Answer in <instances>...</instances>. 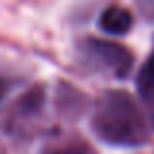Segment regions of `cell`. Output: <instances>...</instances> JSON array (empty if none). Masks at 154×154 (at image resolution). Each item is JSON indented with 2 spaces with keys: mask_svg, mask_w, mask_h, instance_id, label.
<instances>
[{
  "mask_svg": "<svg viewBox=\"0 0 154 154\" xmlns=\"http://www.w3.org/2000/svg\"><path fill=\"white\" fill-rule=\"evenodd\" d=\"M92 127L109 144H143L146 139L144 121L125 92H107L98 100Z\"/></svg>",
  "mask_w": 154,
  "mask_h": 154,
  "instance_id": "1",
  "label": "cell"
},
{
  "mask_svg": "<svg viewBox=\"0 0 154 154\" xmlns=\"http://www.w3.org/2000/svg\"><path fill=\"white\" fill-rule=\"evenodd\" d=\"M90 53L98 55L103 66L113 68L117 76H123L131 66V55L123 47L111 45V43H102V41H90Z\"/></svg>",
  "mask_w": 154,
  "mask_h": 154,
  "instance_id": "2",
  "label": "cell"
},
{
  "mask_svg": "<svg viewBox=\"0 0 154 154\" xmlns=\"http://www.w3.org/2000/svg\"><path fill=\"white\" fill-rule=\"evenodd\" d=\"M100 27H102L105 33H111V35L127 33L133 27V16L127 8L109 6L100 16Z\"/></svg>",
  "mask_w": 154,
  "mask_h": 154,
  "instance_id": "3",
  "label": "cell"
},
{
  "mask_svg": "<svg viewBox=\"0 0 154 154\" xmlns=\"http://www.w3.org/2000/svg\"><path fill=\"white\" fill-rule=\"evenodd\" d=\"M146 74H148V78H150V82L154 84V55L148 59V64H146Z\"/></svg>",
  "mask_w": 154,
  "mask_h": 154,
  "instance_id": "4",
  "label": "cell"
},
{
  "mask_svg": "<svg viewBox=\"0 0 154 154\" xmlns=\"http://www.w3.org/2000/svg\"><path fill=\"white\" fill-rule=\"evenodd\" d=\"M53 154H88L82 148H66V150H59V152H53Z\"/></svg>",
  "mask_w": 154,
  "mask_h": 154,
  "instance_id": "5",
  "label": "cell"
},
{
  "mask_svg": "<svg viewBox=\"0 0 154 154\" xmlns=\"http://www.w3.org/2000/svg\"><path fill=\"white\" fill-rule=\"evenodd\" d=\"M6 88H8V86H6V82H2V80H0V100H2V96H4V94H6Z\"/></svg>",
  "mask_w": 154,
  "mask_h": 154,
  "instance_id": "6",
  "label": "cell"
}]
</instances>
